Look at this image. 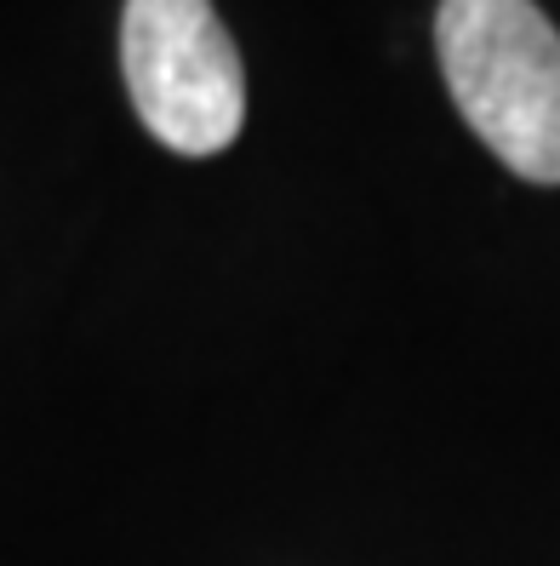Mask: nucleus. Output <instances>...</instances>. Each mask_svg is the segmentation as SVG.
<instances>
[{"label":"nucleus","instance_id":"f257e3e1","mask_svg":"<svg viewBox=\"0 0 560 566\" xmlns=\"http://www.w3.org/2000/svg\"><path fill=\"white\" fill-rule=\"evenodd\" d=\"M435 46L469 132L526 184H560V29L532 0H441Z\"/></svg>","mask_w":560,"mask_h":566},{"label":"nucleus","instance_id":"f03ea898","mask_svg":"<svg viewBox=\"0 0 560 566\" xmlns=\"http://www.w3.org/2000/svg\"><path fill=\"white\" fill-rule=\"evenodd\" d=\"M120 70L131 109L172 155H223L246 120V70L212 0H126Z\"/></svg>","mask_w":560,"mask_h":566}]
</instances>
